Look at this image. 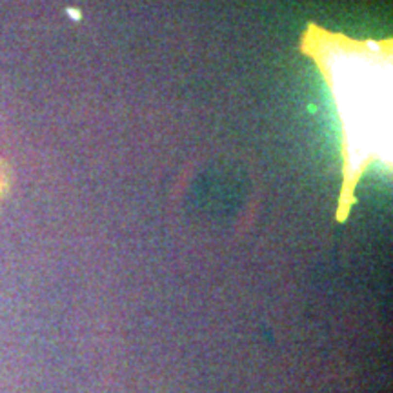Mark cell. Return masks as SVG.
Listing matches in <instances>:
<instances>
[{
    "instance_id": "cell-2",
    "label": "cell",
    "mask_w": 393,
    "mask_h": 393,
    "mask_svg": "<svg viewBox=\"0 0 393 393\" xmlns=\"http://www.w3.org/2000/svg\"><path fill=\"white\" fill-rule=\"evenodd\" d=\"M69 15H71L75 20H79L80 18V13H77V11H73V9H69Z\"/></svg>"
},
{
    "instance_id": "cell-1",
    "label": "cell",
    "mask_w": 393,
    "mask_h": 393,
    "mask_svg": "<svg viewBox=\"0 0 393 393\" xmlns=\"http://www.w3.org/2000/svg\"><path fill=\"white\" fill-rule=\"evenodd\" d=\"M9 186V179H7V168L4 164H0V199L4 197Z\"/></svg>"
}]
</instances>
